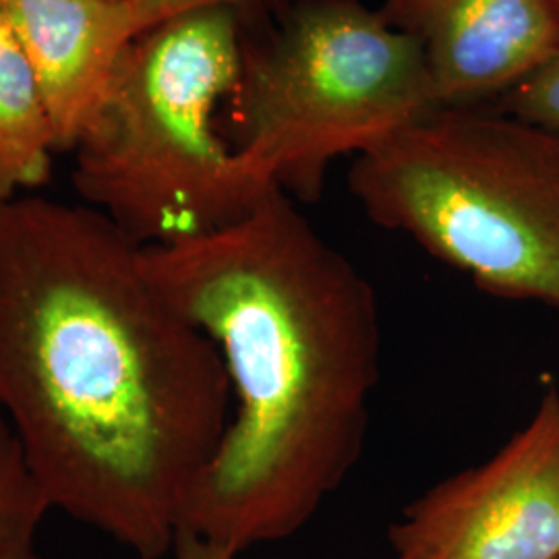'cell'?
Returning a JSON list of instances; mask_svg holds the SVG:
<instances>
[{
    "mask_svg": "<svg viewBox=\"0 0 559 559\" xmlns=\"http://www.w3.org/2000/svg\"><path fill=\"white\" fill-rule=\"evenodd\" d=\"M0 408L50 510L162 559L233 415L218 348L90 205L0 201Z\"/></svg>",
    "mask_w": 559,
    "mask_h": 559,
    "instance_id": "1",
    "label": "cell"
},
{
    "mask_svg": "<svg viewBox=\"0 0 559 559\" xmlns=\"http://www.w3.org/2000/svg\"><path fill=\"white\" fill-rule=\"evenodd\" d=\"M141 263L214 342L233 390L179 533L235 556L290 539L365 452L383 340L373 286L280 189L218 230L141 247Z\"/></svg>",
    "mask_w": 559,
    "mask_h": 559,
    "instance_id": "2",
    "label": "cell"
},
{
    "mask_svg": "<svg viewBox=\"0 0 559 559\" xmlns=\"http://www.w3.org/2000/svg\"><path fill=\"white\" fill-rule=\"evenodd\" d=\"M245 67L237 11L203 9L129 44L75 145L73 182L140 247L218 230L270 191L218 133Z\"/></svg>",
    "mask_w": 559,
    "mask_h": 559,
    "instance_id": "3",
    "label": "cell"
},
{
    "mask_svg": "<svg viewBox=\"0 0 559 559\" xmlns=\"http://www.w3.org/2000/svg\"><path fill=\"white\" fill-rule=\"evenodd\" d=\"M348 189L498 299L559 309V135L510 115L440 108L353 160Z\"/></svg>",
    "mask_w": 559,
    "mask_h": 559,
    "instance_id": "4",
    "label": "cell"
},
{
    "mask_svg": "<svg viewBox=\"0 0 559 559\" xmlns=\"http://www.w3.org/2000/svg\"><path fill=\"white\" fill-rule=\"evenodd\" d=\"M239 156L270 189L318 201L328 170L440 110L419 44L359 0H311L239 83Z\"/></svg>",
    "mask_w": 559,
    "mask_h": 559,
    "instance_id": "5",
    "label": "cell"
},
{
    "mask_svg": "<svg viewBox=\"0 0 559 559\" xmlns=\"http://www.w3.org/2000/svg\"><path fill=\"white\" fill-rule=\"evenodd\" d=\"M392 559H559V390L475 466L411 501L388 531Z\"/></svg>",
    "mask_w": 559,
    "mask_h": 559,
    "instance_id": "6",
    "label": "cell"
},
{
    "mask_svg": "<svg viewBox=\"0 0 559 559\" xmlns=\"http://www.w3.org/2000/svg\"><path fill=\"white\" fill-rule=\"evenodd\" d=\"M419 44L441 108L503 98L559 48L558 0H385Z\"/></svg>",
    "mask_w": 559,
    "mask_h": 559,
    "instance_id": "7",
    "label": "cell"
},
{
    "mask_svg": "<svg viewBox=\"0 0 559 559\" xmlns=\"http://www.w3.org/2000/svg\"><path fill=\"white\" fill-rule=\"evenodd\" d=\"M40 85L57 147L75 150L138 38L124 0H0Z\"/></svg>",
    "mask_w": 559,
    "mask_h": 559,
    "instance_id": "8",
    "label": "cell"
},
{
    "mask_svg": "<svg viewBox=\"0 0 559 559\" xmlns=\"http://www.w3.org/2000/svg\"><path fill=\"white\" fill-rule=\"evenodd\" d=\"M55 129L11 25L0 13V201L27 195L50 177Z\"/></svg>",
    "mask_w": 559,
    "mask_h": 559,
    "instance_id": "9",
    "label": "cell"
},
{
    "mask_svg": "<svg viewBox=\"0 0 559 559\" xmlns=\"http://www.w3.org/2000/svg\"><path fill=\"white\" fill-rule=\"evenodd\" d=\"M50 512L40 483L4 411L0 408V558L34 545L41 520Z\"/></svg>",
    "mask_w": 559,
    "mask_h": 559,
    "instance_id": "10",
    "label": "cell"
},
{
    "mask_svg": "<svg viewBox=\"0 0 559 559\" xmlns=\"http://www.w3.org/2000/svg\"><path fill=\"white\" fill-rule=\"evenodd\" d=\"M498 110L559 135V48L501 98Z\"/></svg>",
    "mask_w": 559,
    "mask_h": 559,
    "instance_id": "11",
    "label": "cell"
},
{
    "mask_svg": "<svg viewBox=\"0 0 559 559\" xmlns=\"http://www.w3.org/2000/svg\"><path fill=\"white\" fill-rule=\"evenodd\" d=\"M135 25L138 36L162 21L173 20L182 13L203 9H228L237 11L245 7H299L311 0H124Z\"/></svg>",
    "mask_w": 559,
    "mask_h": 559,
    "instance_id": "12",
    "label": "cell"
},
{
    "mask_svg": "<svg viewBox=\"0 0 559 559\" xmlns=\"http://www.w3.org/2000/svg\"><path fill=\"white\" fill-rule=\"evenodd\" d=\"M173 559H237V556L221 545L179 533L173 547Z\"/></svg>",
    "mask_w": 559,
    "mask_h": 559,
    "instance_id": "13",
    "label": "cell"
},
{
    "mask_svg": "<svg viewBox=\"0 0 559 559\" xmlns=\"http://www.w3.org/2000/svg\"><path fill=\"white\" fill-rule=\"evenodd\" d=\"M0 559H41L38 554H36V547L34 545H23L20 549H13L11 554H7V556H2Z\"/></svg>",
    "mask_w": 559,
    "mask_h": 559,
    "instance_id": "14",
    "label": "cell"
},
{
    "mask_svg": "<svg viewBox=\"0 0 559 559\" xmlns=\"http://www.w3.org/2000/svg\"><path fill=\"white\" fill-rule=\"evenodd\" d=\"M558 2H559V0H558Z\"/></svg>",
    "mask_w": 559,
    "mask_h": 559,
    "instance_id": "15",
    "label": "cell"
}]
</instances>
